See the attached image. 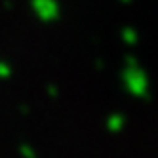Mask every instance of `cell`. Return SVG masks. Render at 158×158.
I'll use <instances>...</instances> for the list:
<instances>
[{"mask_svg":"<svg viewBox=\"0 0 158 158\" xmlns=\"http://www.w3.org/2000/svg\"><path fill=\"white\" fill-rule=\"evenodd\" d=\"M32 10L42 21H55L61 15V8L55 0H32Z\"/></svg>","mask_w":158,"mask_h":158,"instance_id":"obj_1","label":"cell"},{"mask_svg":"<svg viewBox=\"0 0 158 158\" xmlns=\"http://www.w3.org/2000/svg\"><path fill=\"white\" fill-rule=\"evenodd\" d=\"M10 74H12V69H10V65L0 61V78H10Z\"/></svg>","mask_w":158,"mask_h":158,"instance_id":"obj_2","label":"cell"},{"mask_svg":"<svg viewBox=\"0 0 158 158\" xmlns=\"http://www.w3.org/2000/svg\"><path fill=\"white\" fill-rule=\"evenodd\" d=\"M107 126H109V130H120V126H122V124H120V120H118V116H109V124H107Z\"/></svg>","mask_w":158,"mask_h":158,"instance_id":"obj_3","label":"cell"},{"mask_svg":"<svg viewBox=\"0 0 158 158\" xmlns=\"http://www.w3.org/2000/svg\"><path fill=\"white\" fill-rule=\"evenodd\" d=\"M21 152H25V158H36L35 154H32V151L27 149V147H21Z\"/></svg>","mask_w":158,"mask_h":158,"instance_id":"obj_4","label":"cell"}]
</instances>
